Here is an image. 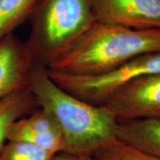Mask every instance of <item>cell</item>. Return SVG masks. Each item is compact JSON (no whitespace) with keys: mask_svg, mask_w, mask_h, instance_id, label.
I'll return each instance as SVG.
<instances>
[{"mask_svg":"<svg viewBox=\"0 0 160 160\" xmlns=\"http://www.w3.org/2000/svg\"><path fill=\"white\" fill-rule=\"evenodd\" d=\"M30 89L39 107L49 111L59 122L64 137L63 152L92 155L117 140V119L104 105H95L64 91L52 80L45 68L33 64Z\"/></svg>","mask_w":160,"mask_h":160,"instance_id":"obj_1","label":"cell"},{"mask_svg":"<svg viewBox=\"0 0 160 160\" xmlns=\"http://www.w3.org/2000/svg\"><path fill=\"white\" fill-rule=\"evenodd\" d=\"M160 52V29L96 22L47 70L74 76L108 73L129 60Z\"/></svg>","mask_w":160,"mask_h":160,"instance_id":"obj_2","label":"cell"},{"mask_svg":"<svg viewBox=\"0 0 160 160\" xmlns=\"http://www.w3.org/2000/svg\"><path fill=\"white\" fill-rule=\"evenodd\" d=\"M25 42L33 64L47 68L97 22L90 0H40Z\"/></svg>","mask_w":160,"mask_h":160,"instance_id":"obj_3","label":"cell"},{"mask_svg":"<svg viewBox=\"0 0 160 160\" xmlns=\"http://www.w3.org/2000/svg\"><path fill=\"white\" fill-rule=\"evenodd\" d=\"M50 78L64 91L92 105H102L112 91L129 80L160 73V52L138 56L108 73L74 76L47 70Z\"/></svg>","mask_w":160,"mask_h":160,"instance_id":"obj_4","label":"cell"},{"mask_svg":"<svg viewBox=\"0 0 160 160\" xmlns=\"http://www.w3.org/2000/svg\"><path fill=\"white\" fill-rule=\"evenodd\" d=\"M118 122L160 119V73L126 82L108 95L102 105Z\"/></svg>","mask_w":160,"mask_h":160,"instance_id":"obj_5","label":"cell"},{"mask_svg":"<svg viewBox=\"0 0 160 160\" xmlns=\"http://www.w3.org/2000/svg\"><path fill=\"white\" fill-rule=\"evenodd\" d=\"M97 22L160 29V0H90Z\"/></svg>","mask_w":160,"mask_h":160,"instance_id":"obj_6","label":"cell"},{"mask_svg":"<svg viewBox=\"0 0 160 160\" xmlns=\"http://www.w3.org/2000/svg\"><path fill=\"white\" fill-rule=\"evenodd\" d=\"M32 65L25 42L13 33L0 41V99L30 88Z\"/></svg>","mask_w":160,"mask_h":160,"instance_id":"obj_7","label":"cell"},{"mask_svg":"<svg viewBox=\"0 0 160 160\" xmlns=\"http://www.w3.org/2000/svg\"><path fill=\"white\" fill-rule=\"evenodd\" d=\"M8 141H23L57 154L64 150L62 131L57 119L46 110L39 108L27 117L12 124Z\"/></svg>","mask_w":160,"mask_h":160,"instance_id":"obj_8","label":"cell"},{"mask_svg":"<svg viewBox=\"0 0 160 160\" xmlns=\"http://www.w3.org/2000/svg\"><path fill=\"white\" fill-rule=\"evenodd\" d=\"M117 139L160 159V119H133L117 122Z\"/></svg>","mask_w":160,"mask_h":160,"instance_id":"obj_9","label":"cell"},{"mask_svg":"<svg viewBox=\"0 0 160 160\" xmlns=\"http://www.w3.org/2000/svg\"><path fill=\"white\" fill-rule=\"evenodd\" d=\"M39 108L37 97L30 88L0 99V152L8 141V133L12 124Z\"/></svg>","mask_w":160,"mask_h":160,"instance_id":"obj_10","label":"cell"},{"mask_svg":"<svg viewBox=\"0 0 160 160\" xmlns=\"http://www.w3.org/2000/svg\"><path fill=\"white\" fill-rule=\"evenodd\" d=\"M40 0H0V41L29 20Z\"/></svg>","mask_w":160,"mask_h":160,"instance_id":"obj_11","label":"cell"},{"mask_svg":"<svg viewBox=\"0 0 160 160\" xmlns=\"http://www.w3.org/2000/svg\"><path fill=\"white\" fill-rule=\"evenodd\" d=\"M55 155L27 142L8 141L0 152V160H53Z\"/></svg>","mask_w":160,"mask_h":160,"instance_id":"obj_12","label":"cell"},{"mask_svg":"<svg viewBox=\"0 0 160 160\" xmlns=\"http://www.w3.org/2000/svg\"><path fill=\"white\" fill-rule=\"evenodd\" d=\"M91 156L94 160H160L119 140L107 144Z\"/></svg>","mask_w":160,"mask_h":160,"instance_id":"obj_13","label":"cell"},{"mask_svg":"<svg viewBox=\"0 0 160 160\" xmlns=\"http://www.w3.org/2000/svg\"><path fill=\"white\" fill-rule=\"evenodd\" d=\"M53 160H94L91 155L82 154L74 155L70 153L60 152L54 156Z\"/></svg>","mask_w":160,"mask_h":160,"instance_id":"obj_14","label":"cell"}]
</instances>
